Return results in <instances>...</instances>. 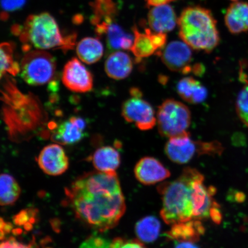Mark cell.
I'll return each instance as SVG.
<instances>
[{
  "label": "cell",
  "mask_w": 248,
  "mask_h": 248,
  "mask_svg": "<svg viewBox=\"0 0 248 248\" xmlns=\"http://www.w3.org/2000/svg\"><path fill=\"white\" fill-rule=\"evenodd\" d=\"M156 119L160 134L170 139L187 132L191 115L190 110L185 104L168 99L158 108Z\"/></svg>",
  "instance_id": "6"
},
{
  "label": "cell",
  "mask_w": 248,
  "mask_h": 248,
  "mask_svg": "<svg viewBox=\"0 0 248 248\" xmlns=\"http://www.w3.org/2000/svg\"><path fill=\"white\" fill-rule=\"evenodd\" d=\"M4 77L2 113L9 138L20 142L28 140L38 133L46 137L44 129L47 117L41 102L31 93H21L11 77Z\"/></svg>",
  "instance_id": "2"
},
{
  "label": "cell",
  "mask_w": 248,
  "mask_h": 248,
  "mask_svg": "<svg viewBox=\"0 0 248 248\" xmlns=\"http://www.w3.org/2000/svg\"><path fill=\"white\" fill-rule=\"evenodd\" d=\"M200 172L187 167L175 181L157 187L162 197L160 215L167 224L173 225L193 219V183Z\"/></svg>",
  "instance_id": "4"
},
{
  "label": "cell",
  "mask_w": 248,
  "mask_h": 248,
  "mask_svg": "<svg viewBox=\"0 0 248 248\" xmlns=\"http://www.w3.org/2000/svg\"><path fill=\"white\" fill-rule=\"evenodd\" d=\"M56 61L49 52L44 50H31L24 55L20 64L21 77L28 84L39 86L53 79Z\"/></svg>",
  "instance_id": "7"
},
{
  "label": "cell",
  "mask_w": 248,
  "mask_h": 248,
  "mask_svg": "<svg viewBox=\"0 0 248 248\" xmlns=\"http://www.w3.org/2000/svg\"><path fill=\"white\" fill-rule=\"evenodd\" d=\"M232 1H237V0H232Z\"/></svg>",
  "instance_id": "39"
},
{
  "label": "cell",
  "mask_w": 248,
  "mask_h": 248,
  "mask_svg": "<svg viewBox=\"0 0 248 248\" xmlns=\"http://www.w3.org/2000/svg\"><path fill=\"white\" fill-rule=\"evenodd\" d=\"M76 51L80 60L86 64H91L101 60L104 54V47L98 39L85 38L78 43Z\"/></svg>",
  "instance_id": "24"
},
{
  "label": "cell",
  "mask_w": 248,
  "mask_h": 248,
  "mask_svg": "<svg viewBox=\"0 0 248 248\" xmlns=\"http://www.w3.org/2000/svg\"><path fill=\"white\" fill-rule=\"evenodd\" d=\"M204 176L200 172L193 183V219L202 220L210 217L212 210L219 204L214 200L213 196L216 193L212 186L206 187L203 184Z\"/></svg>",
  "instance_id": "11"
},
{
  "label": "cell",
  "mask_w": 248,
  "mask_h": 248,
  "mask_svg": "<svg viewBox=\"0 0 248 248\" xmlns=\"http://www.w3.org/2000/svg\"><path fill=\"white\" fill-rule=\"evenodd\" d=\"M246 195H245L243 193H240V192H237L235 195V200L237 202H243L245 200H246Z\"/></svg>",
  "instance_id": "38"
},
{
  "label": "cell",
  "mask_w": 248,
  "mask_h": 248,
  "mask_svg": "<svg viewBox=\"0 0 248 248\" xmlns=\"http://www.w3.org/2000/svg\"><path fill=\"white\" fill-rule=\"evenodd\" d=\"M134 41L131 49L136 60L140 61L142 58H148L156 54L157 49L155 46L151 36V30L145 29V32H140L137 27L133 28Z\"/></svg>",
  "instance_id": "23"
},
{
  "label": "cell",
  "mask_w": 248,
  "mask_h": 248,
  "mask_svg": "<svg viewBox=\"0 0 248 248\" xmlns=\"http://www.w3.org/2000/svg\"><path fill=\"white\" fill-rule=\"evenodd\" d=\"M62 82L69 91L86 93L92 91L93 78L92 74L76 58L65 64L62 76Z\"/></svg>",
  "instance_id": "10"
},
{
  "label": "cell",
  "mask_w": 248,
  "mask_h": 248,
  "mask_svg": "<svg viewBox=\"0 0 248 248\" xmlns=\"http://www.w3.org/2000/svg\"><path fill=\"white\" fill-rule=\"evenodd\" d=\"M160 223L156 217L148 216L140 220L135 226L138 240L144 243H152L159 236Z\"/></svg>",
  "instance_id": "26"
},
{
  "label": "cell",
  "mask_w": 248,
  "mask_h": 248,
  "mask_svg": "<svg viewBox=\"0 0 248 248\" xmlns=\"http://www.w3.org/2000/svg\"><path fill=\"white\" fill-rule=\"evenodd\" d=\"M12 30L15 35L19 36L24 50L28 52L32 48L67 51L75 45L76 35L62 36L57 21L46 12L30 15L23 26L16 25Z\"/></svg>",
  "instance_id": "3"
},
{
  "label": "cell",
  "mask_w": 248,
  "mask_h": 248,
  "mask_svg": "<svg viewBox=\"0 0 248 248\" xmlns=\"http://www.w3.org/2000/svg\"><path fill=\"white\" fill-rule=\"evenodd\" d=\"M175 248H199L193 242H179Z\"/></svg>",
  "instance_id": "37"
},
{
  "label": "cell",
  "mask_w": 248,
  "mask_h": 248,
  "mask_svg": "<svg viewBox=\"0 0 248 248\" xmlns=\"http://www.w3.org/2000/svg\"><path fill=\"white\" fill-rule=\"evenodd\" d=\"M21 188L16 180L8 173H2L0 178V203L1 206L14 204L18 199Z\"/></svg>",
  "instance_id": "25"
},
{
  "label": "cell",
  "mask_w": 248,
  "mask_h": 248,
  "mask_svg": "<svg viewBox=\"0 0 248 248\" xmlns=\"http://www.w3.org/2000/svg\"><path fill=\"white\" fill-rule=\"evenodd\" d=\"M190 46L184 42L172 41L157 54L170 70L183 74L192 73V51Z\"/></svg>",
  "instance_id": "9"
},
{
  "label": "cell",
  "mask_w": 248,
  "mask_h": 248,
  "mask_svg": "<svg viewBox=\"0 0 248 248\" xmlns=\"http://www.w3.org/2000/svg\"><path fill=\"white\" fill-rule=\"evenodd\" d=\"M0 248H31V247L15 239H10L2 242Z\"/></svg>",
  "instance_id": "34"
},
{
  "label": "cell",
  "mask_w": 248,
  "mask_h": 248,
  "mask_svg": "<svg viewBox=\"0 0 248 248\" xmlns=\"http://www.w3.org/2000/svg\"><path fill=\"white\" fill-rule=\"evenodd\" d=\"M205 71V68L201 64H195L193 66V70L192 73H193L195 75L200 76L202 75Z\"/></svg>",
  "instance_id": "36"
},
{
  "label": "cell",
  "mask_w": 248,
  "mask_h": 248,
  "mask_svg": "<svg viewBox=\"0 0 248 248\" xmlns=\"http://www.w3.org/2000/svg\"><path fill=\"white\" fill-rule=\"evenodd\" d=\"M136 179L145 185H151L169 178L170 172L159 160L151 157H144L139 161L135 167Z\"/></svg>",
  "instance_id": "15"
},
{
  "label": "cell",
  "mask_w": 248,
  "mask_h": 248,
  "mask_svg": "<svg viewBox=\"0 0 248 248\" xmlns=\"http://www.w3.org/2000/svg\"><path fill=\"white\" fill-rule=\"evenodd\" d=\"M66 195L77 218L98 232L115 227L125 212V198L116 172L87 173L66 188Z\"/></svg>",
  "instance_id": "1"
},
{
  "label": "cell",
  "mask_w": 248,
  "mask_h": 248,
  "mask_svg": "<svg viewBox=\"0 0 248 248\" xmlns=\"http://www.w3.org/2000/svg\"><path fill=\"white\" fill-rule=\"evenodd\" d=\"M175 12L169 4L153 7L149 12L148 21L151 29L154 32H170L178 24Z\"/></svg>",
  "instance_id": "16"
},
{
  "label": "cell",
  "mask_w": 248,
  "mask_h": 248,
  "mask_svg": "<svg viewBox=\"0 0 248 248\" xmlns=\"http://www.w3.org/2000/svg\"><path fill=\"white\" fill-rule=\"evenodd\" d=\"M148 7H158V6L169 4L174 0H145Z\"/></svg>",
  "instance_id": "35"
},
{
  "label": "cell",
  "mask_w": 248,
  "mask_h": 248,
  "mask_svg": "<svg viewBox=\"0 0 248 248\" xmlns=\"http://www.w3.org/2000/svg\"><path fill=\"white\" fill-rule=\"evenodd\" d=\"M92 161L93 166L98 171L116 172L120 165V155L115 148L102 147L93 154Z\"/></svg>",
  "instance_id": "21"
},
{
  "label": "cell",
  "mask_w": 248,
  "mask_h": 248,
  "mask_svg": "<svg viewBox=\"0 0 248 248\" xmlns=\"http://www.w3.org/2000/svg\"><path fill=\"white\" fill-rule=\"evenodd\" d=\"M113 242L114 248H146L139 240H125L117 238Z\"/></svg>",
  "instance_id": "33"
},
{
  "label": "cell",
  "mask_w": 248,
  "mask_h": 248,
  "mask_svg": "<svg viewBox=\"0 0 248 248\" xmlns=\"http://www.w3.org/2000/svg\"><path fill=\"white\" fill-rule=\"evenodd\" d=\"M198 155H220L222 153L223 147L220 142L215 141H197Z\"/></svg>",
  "instance_id": "31"
},
{
  "label": "cell",
  "mask_w": 248,
  "mask_h": 248,
  "mask_svg": "<svg viewBox=\"0 0 248 248\" xmlns=\"http://www.w3.org/2000/svg\"><path fill=\"white\" fill-rule=\"evenodd\" d=\"M178 25L180 38L195 50L209 53L219 44L217 21L208 9L199 6L185 8Z\"/></svg>",
  "instance_id": "5"
},
{
  "label": "cell",
  "mask_w": 248,
  "mask_h": 248,
  "mask_svg": "<svg viewBox=\"0 0 248 248\" xmlns=\"http://www.w3.org/2000/svg\"><path fill=\"white\" fill-rule=\"evenodd\" d=\"M176 89L180 97L190 104H200L207 97L205 87L193 77H185L180 80Z\"/></svg>",
  "instance_id": "20"
},
{
  "label": "cell",
  "mask_w": 248,
  "mask_h": 248,
  "mask_svg": "<svg viewBox=\"0 0 248 248\" xmlns=\"http://www.w3.org/2000/svg\"><path fill=\"white\" fill-rule=\"evenodd\" d=\"M131 57L123 51H116L111 54L105 62V70L108 76L116 80L126 78L133 70Z\"/></svg>",
  "instance_id": "18"
},
{
  "label": "cell",
  "mask_w": 248,
  "mask_h": 248,
  "mask_svg": "<svg viewBox=\"0 0 248 248\" xmlns=\"http://www.w3.org/2000/svg\"><path fill=\"white\" fill-rule=\"evenodd\" d=\"M79 248H114V242L113 240L95 234L83 241Z\"/></svg>",
  "instance_id": "30"
},
{
  "label": "cell",
  "mask_w": 248,
  "mask_h": 248,
  "mask_svg": "<svg viewBox=\"0 0 248 248\" xmlns=\"http://www.w3.org/2000/svg\"><path fill=\"white\" fill-rule=\"evenodd\" d=\"M235 108L241 122L248 127V84L238 94Z\"/></svg>",
  "instance_id": "29"
},
{
  "label": "cell",
  "mask_w": 248,
  "mask_h": 248,
  "mask_svg": "<svg viewBox=\"0 0 248 248\" xmlns=\"http://www.w3.org/2000/svg\"><path fill=\"white\" fill-rule=\"evenodd\" d=\"M165 153L173 162L186 164L198 154V142L191 140L190 133L187 132L170 138L166 144Z\"/></svg>",
  "instance_id": "14"
},
{
  "label": "cell",
  "mask_w": 248,
  "mask_h": 248,
  "mask_svg": "<svg viewBox=\"0 0 248 248\" xmlns=\"http://www.w3.org/2000/svg\"><path fill=\"white\" fill-rule=\"evenodd\" d=\"M87 124L82 118L73 116L58 125L49 124L52 130V141L62 145H73L78 143L85 138Z\"/></svg>",
  "instance_id": "12"
},
{
  "label": "cell",
  "mask_w": 248,
  "mask_h": 248,
  "mask_svg": "<svg viewBox=\"0 0 248 248\" xmlns=\"http://www.w3.org/2000/svg\"><path fill=\"white\" fill-rule=\"evenodd\" d=\"M107 37V44L111 50H130L134 41V37L126 33L119 25L111 23L105 27L103 34Z\"/></svg>",
  "instance_id": "22"
},
{
  "label": "cell",
  "mask_w": 248,
  "mask_h": 248,
  "mask_svg": "<svg viewBox=\"0 0 248 248\" xmlns=\"http://www.w3.org/2000/svg\"><path fill=\"white\" fill-rule=\"evenodd\" d=\"M26 0H1L2 9L1 17L5 20L9 17L8 12H14L23 7Z\"/></svg>",
  "instance_id": "32"
},
{
  "label": "cell",
  "mask_w": 248,
  "mask_h": 248,
  "mask_svg": "<svg viewBox=\"0 0 248 248\" xmlns=\"http://www.w3.org/2000/svg\"><path fill=\"white\" fill-rule=\"evenodd\" d=\"M37 161L40 169L50 176L63 174L69 166V158L63 148L57 144H49L43 148Z\"/></svg>",
  "instance_id": "13"
},
{
  "label": "cell",
  "mask_w": 248,
  "mask_h": 248,
  "mask_svg": "<svg viewBox=\"0 0 248 248\" xmlns=\"http://www.w3.org/2000/svg\"><path fill=\"white\" fill-rule=\"evenodd\" d=\"M14 48L10 43H2L1 45V78L7 73L16 76L20 72V64L14 61Z\"/></svg>",
  "instance_id": "28"
},
{
  "label": "cell",
  "mask_w": 248,
  "mask_h": 248,
  "mask_svg": "<svg viewBox=\"0 0 248 248\" xmlns=\"http://www.w3.org/2000/svg\"><path fill=\"white\" fill-rule=\"evenodd\" d=\"M94 16L92 23L95 26L98 24H109L113 23L116 14V7L112 0H94L92 3Z\"/></svg>",
  "instance_id": "27"
},
{
  "label": "cell",
  "mask_w": 248,
  "mask_h": 248,
  "mask_svg": "<svg viewBox=\"0 0 248 248\" xmlns=\"http://www.w3.org/2000/svg\"><path fill=\"white\" fill-rule=\"evenodd\" d=\"M204 226L200 220L193 219L190 221L173 224L166 235L170 239L179 242H197L204 233Z\"/></svg>",
  "instance_id": "17"
},
{
  "label": "cell",
  "mask_w": 248,
  "mask_h": 248,
  "mask_svg": "<svg viewBox=\"0 0 248 248\" xmlns=\"http://www.w3.org/2000/svg\"><path fill=\"white\" fill-rule=\"evenodd\" d=\"M225 21L226 26L232 34H238L248 31V3H232L226 11Z\"/></svg>",
  "instance_id": "19"
},
{
  "label": "cell",
  "mask_w": 248,
  "mask_h": 248,
  "mask_svg": "<svg viewBox=\"0 0 248 248\" xmlns=\"http://www.w3.org/2000/svg\"><path fill=\"white\" fill-rule=\"evenodd\" d=\"M122 114L127 122L134 123L141 131L153 129L157 123L154 108L142 97L131 96L124 102Z\"/></svg>",
  "instance_id": "8"
}]
</instances>
